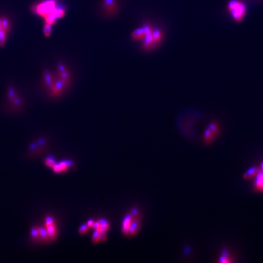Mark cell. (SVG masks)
<instances>
[{
  "mask_svg": "<svg viewBox=\"0 0 263 263\" xmlns=\"http://www.w3.org/2000/svg\"><path fill=\"white\" fill-rule=\"evenodd\" d=\"M39 235H40V238H42L43 239L48 238V233H47L46 228L43 227L39 228Z\"/></svg>",
  "mask_w": 263,
  "mask_h": 263,
  "instance_id": "484cf974",
  "label": "cell"
},
{
  "mask_svg": "<svg viewBox=\"0 0 263 263\" xmlns=\"http://www.w3.org/2000/svg\"><path fill=\"white\" fill-rule=\"evenodd\" d=\"M45 20V23H48L49 24L51 25H53L55 23L56 20H57V18L55 17V16L54 15L53 11L48 14H47L46 15H45L44 17Z\"/></svg>",
  "mask_w": 263,
  "mask_h": 263,
  "instance_id": "9a60e30c",
  "label": "cell"
},
{
  "mask_svg": "<svg viewBox=\"0 0 263 263\" xmlns=\"http://www.w3.org/2000/svg\"><path fill=\"white\" fill-rule=\"evenodd\" d=\"M91 239H92V241L93 243H97V242H99L101 240L100 233L98 232V231L95 230V231L94 232V233L93 234Z\"/></svg>",
  "mask_w": 263,
  "mask_h": 263,
  "instance_id": "d4e9b609",
  "label": "cell"
},
{
  "mask_svg": "<svg viewBox=\"0 0 263 263\" xmlns=\"http://www.w3.org/2000/svg\"><path fill=\"white\" fill-rule=\"evenodd\" d=\"M95 221H93V220H89L88 222H87V223H86L87 225V226L90 228V229H91V228H93V226H94V224H95Z\"/></svg>",
  "mask_w": 263,
  "mask_h": 263,
  "instance_id": "f546056e",
  "label": "cell"
},
{
  "mask_svg": "<svg viewBox=\"0 0 263 263\" xmlns=\"http://www.w3.org/2000/svg\"><path fill=\"white\" fill-rule=\"evenodd\" d=\"M89 229L90 228L87 226V224H83L79 229V233L81 234H85L88 231Z\"/></svg>",
  "mask_w": 263,
  "mask_h": 263,
  "instance_id": "4316f807",
  "label": "cell"
},
{
  "mask_svg": "<svg viewBox=\"0 0 263 263\" xmlns=\"http://www.w3.org/2000/svg\"><path fill=\"white\" fill-rule=\"evenodd\" d=\"M43 78L45 85L51 89L55 80L52 73L49 71H45L43 73Z\"/></svg>",
  "mask_w": 263,
  "mask_h": 263,
  "instance_id": "30bf717a",
  "label": "cell"
},
{
  "mask_svg": "<svg viewBox=\"0 0 263 263\" xmlns=\"http://www.w3.org/2000/svg\"><path fill=\"white\" fill-rule=\"evenodd\" d=\"M219 131V127L216 123H211L209 126L206 129L203 138L205 142L206 143H210L214 139L215 137L217 135Z\"/></svg>",
  "mask_w": 263,
  "mask_h": 263,
  "instance_id": "3957f363",
  "label": "cell"
},
{
  "mask_svg": "<svg viewBox=\"0 0 263 263\" xmlns=\"http://www.w3.org/2000/svg\"><path fill=\"white\" fill-rule=\"evenodd\" d=\"M55 163L56 162L55 161V159L52 156H49L47 158H46L45 161H44V163L46 166L51 167V168L54 166V165L55 164Z\"/></svg>",
  "mask_w": 263,
  "mask_h": 263,
  "instance_id": "d6986e66",
  "label": "cell"
},
{
  "mask_svg": "<svg viewBox=\"0 0 263 263\" xmlns=\"http://www.w3.org/2000/svg\"><path fill=\"white\" fill-rule=\"evenodd\" d=\"M142 28L143 29V31H144L145 36H146V35H151V34H152V32H153V31H154V29H153L151 25L148 24H146L144 25V26L142 27Z\"/></svg>",
  "mask_w": 263,
  "mask_h": 263,
  "instance_id": "7402d4cb",
  "label": "cell"
},
{
  "mask_svg": "<svg viewBox=\"0 0 263 263\" xmlns=\"http://www.w3.org/2000/svg\"><path fill=\"white\" fill-rule=\"evenodd\" d=\"M55 7L56 4L54 0H48L34 6L32 10L35 14L44 17L47 14L52 12Z\"/></svg>",
  "mask_w": 263,
  "mask_h": 263,
  "instance_id": "7a4b0ae2",
  "label": "cell"
},
{
  "mask_svg": "<svg viewBox=\"0 0 263 263\" xmlns=\"http://www.w3.org/2000/svg\"><path fill=\"white\" fill-rule=\"evenodd\" d=\"M31 236L34 239L40 238L39 228H37V227L32 228L31 231Z\"/></svg>",
  "mask_w": 263,
  "mask_h": 263,
  "instance_id": "cb8c5ba5",
  "label": "cell"
},
{
  "mask_svg": "<svg viewBox=\"0 0 263 263\" xmlns=\"http://www.w3.org/2000/svg\"><path fill=\"white\" fill-rule=\"evenodd\" d=\"M58 74H59V78L61 79L62 80H63V81L66 82L68 83H70V73L68 71V70L63 71L60 73H59Z\"/></svg>",
  "mask_w": 263,
  "mask_h": 263,
  "instance_id": "e0dca14e",
  "label": "cell"
},
{
  "mask_svg": "<svg viewBox=\"0 0 263 263\" xmlns=\"http://www.w3.org/2000/svg\"><path fill=\"white\" fill-rule=\"evenodd\" d=\"M259 171V167H253L245 173L244 175V177L246 179H252V178H255V177L257 175Z\"/></svg>",
  "mask_w": 263,
  "mask_h": 263,
  "instance_id": "4fadbf2b",
  "label": "cell"
},
{
  "mask_svg": "<svg viewBox=\"0 0 263 263\" xmlns=\"http://www.w3.org/2000/svg\"><path fill=\"white\" fill-rule=\"evenodd\" d=\"M53 13L56 18H61L65 15V11L62 7H55L54 10L53 11Z\"/></svg>",
  "mask_w": 263,
  "mask_h": 263,
  "instance_id": "2e32d148",
  "label": "cell"
},
{
  "mask_svg": "<svg viewBox=\"0 0 263 263\" xmlns=\"http://www.w3.org/2000/svg\"><path fill=\"white\" fill-rule=\"evenodd\" d=\"M134 214H128L126 215V216L124 218L123 221L122 229H123V233L126 235L128 236L129 229L134 219Z\"/></svg>",
  "mask_w": 263,
  "mask_h": 263,
  "instance_id": "9c48e42d",
  "label": "cell"
},
{
  "mask_svg": "<svg viewBox=\"0 0 263 263\" xmlns=\"http://www.w3.org/2000/svg\"><path fill=\"white\" fill-rule=\"evenodd\" d=\"M67 67H65V65L64 64L60 63V64L58 65V66H57L58 74H59V73H62V72H63V71H67Z\"/></svg>",
  "mask_w": 263,
  "mask_h": 263,
  "instance_id": "83f0119b",
  "label": "cell"
},
{
  "mask_svg": "<svg viewBox=\"0 0 263 263\" xmlns=\"http://www.w3.org/2000/svg\"><path fill=\"white\" fill-rule=\"evenodd\" d=\"M7 32L4 31L3 28L0 27V46H3L6 43Z\"/></svg>",
  "mask_w": 263,
  "mask_h": 263,
  "instance_id": "ac0fdd59",
  "label": "cell"
},
{
  "mask_svg": "<svg viewBox=\"0 0 263 263\" xmlns=\"http://www.w3.org/2000/svg\"><path fill=\"white\" fill-rule=\"evenodd\" d=\"M103 9L107 15H114L117 9L116 0H103Z\"/></svg>",
  "mask_w": 263,
  "mask_h": 263,
  "instance_id": "52a82bcc",
  "label": "cell"
},
{
  "mask_svg": "<svg viewBox=\"0 0 263 263\" xmlns=\"http://www.w3.org/2000/svg\"><path fill=\"white\" fill-rule=\"evenodd\" d=\"M143 40V47L145 50L151 49L155 45L152 37V34L151 35H146Z\"/></svg>",
  "mask_w": 263,
  "mask_h": 263,
  "instance_id": "8fae6325",
  "label": "cell"
},
{
  "mask_svg": "<svg viewBox=\"0 0 263 263\" xmlns=\"http://www.w3.org/2000/svg\"><path fill=\"white\" fill-rule=\"evenodd\" d=\"M13 104L15 106H19L22 104V101L20 98H18L17 96L12 101Z\"/></svg>",
  "mask_w": 263,
  "mask_h": 263,
  "instance_id": "f1b7e54d",
  "label": "cell"
},
{
  "mask_svg": "<svg viewBox=\"0 0 263 263\" xmlns=\"http://www.w3.org/2000/svg\"><path fill=\"white\" fill-rule=\"evenodd\" d=\"M68 86V83L63 81L60 78H58V79L55 80L52 88L50 89L52 95L54 96H59L67 87Z\"/></svg>",
  "mask_w": 263,
  "mask_h": 263,
  "instance_id": "5b68a950",
  "label": "cell"
},
{
  "mask_svg": "<svg viewBox=\"0 0 263 263\" xmlns=\"http://www.w3.org/2000/svg\"><path fill=\"white\" fill-rule=\"evenodd\" d=\"M52 25L48 23H45L43 27V34L46 37H50L52 33Z\"/></svg>",
  "mask_w": 263,
  "mask_h": 263,
  "instance_id": "44dd1931",
  "label": "cell"
},
{
  "mask_svg": "<svg viewBox=\"0 0 263 263\" xmlns=\"http://www.w3.org/2000/svg\"><path fill=\"white\" fill-rule=\"evenodd\" d=\"M7 95H8L9 99L11 101H12L17 96V94L15 93V90L12 87H10L9 88Z\"/></svg>",
  "mask_w": 263,
  "mask_h": 263,
  "instance_id": "603a6c76",
  "label": "cell"
},
{
  "mask_svg": "<svg viewBox=\"0 0 263 263\" xmlns=\"http://www.w3.org/2000/svg\"><path fill=\"white\" fill-rule=\"evenodd\" d=\"M1 27L7 33L9 31V29H10V23H9V21L7 18L6 17L2 18Z\"/></svg>",
  "mask_w": 263,
  "mask_h": 263,
  "instance_id": "ffe728a7",
  "label": "cell"
},
{
  "mask_svg": "<svg viewBox=\"0 0 263 263\" xmlns=\"http://www.w3.org/2000/svg\"><path fill=\"white\" fill-rule=\"evenodd\" d=\"M73 163L71 161H61L59 163H55L54 166L52 167L53 171L55 173L59 174L62 172H65L69 170V169L73 166Z\"/></svg>",
  "mask_w": 263,
  "mask_h": 263,
  "instance_id": "8992f818",
  "label": "cell"
},
{
  "mask_svg": "<svg viewBox=\"0 0 263 263\" xmlns=\"http://www.w3.org/2000/svg\"><path fill=\"white\" fill-rule=\"evenodd\" d=\"M152 37H153L155 45H156L158 43H159L161 42V40L162 39V37H163V32H162V30L159 29L154 30V31L152 32Z\"/></svg>",
  "mask_w": 263,
  "mask_h": 263,
  "instance_id": "5bb4252c",
  "label": "cell"
},
{
  "mask_svg": "<svg viewBox=\"0 0 263 263\" xmlns=\"http://www.w3.org/2000/svg\"><path fill=\"white\" fill-rule=\"evenodd\" d=\"M228 10L233 19L237 22H241L246 14V7L245 5L236 0H233L229 3Z\"/></svg>",
  "mask_w": 263,
  "mask_h": 263,
  "instance_id": "6da1fadb",
  "label": "cell"
},
{
  "mask_svg": "<svg viewBox=\"0 0 263 263\" xmlns=\"http://www.w3.org/2000/svg\"><path fill=\"white\" fill-rule=\"evenodd\" d=\"M45 228L48 233V238H55L57 236V229H56L55 225H54V219L48 216L45 218Z\"/></svg>",
  "mask_w": 263,
  "mask_h": 263,
  "instance_id": "277c9868",
  "label": "cell"
},
{
  "mask_svg": "<svg viewBox=\"0 0 263 263\" xmlns=\"http://www.w3.org/2000/svg\"><path fill=\"white\" fill-rule=\"evenodd\" d=\"M131 36H132V38L134 40H143L144 38L145 34H144L143 28L139 27V28H137V29H135L132 32Z\"/></svg>",
  "mask_w": 263,
  "mask_h": 263,
  "instance_id": "7c38bea8",
  "label": "cell"
},
{
  "mask_svg": "<svg viewBox=\"0 0 263 263\" xmlns=\"http://www.w3.org/2000/svg\"><path fill=\"white\" fill-rule=\"evenodd\" d=\"M1 23H2V18H0V27L1 26Z\"/></svg>",
  "mask_w": 263,
  "mask_h": 263,
  "instance_id": "4dcf8cb0",
  "label": "cell"
},
{
  "mask_svg": "<svg viewBox=\"0 0 263 263\" xmlns=\"http://www.w3.org/2000/svg\"><path fill=\"white\" fill-rule=\"evenodd\" d=\"M255 190L263 193V162L259 167V171L255 178L254 182Z\"/></svg>",
  "mask_w": 263,
  "mask_h": 263,
  "instance_id": "ba28073f",
  "label": "cell"
}]
</instances>
